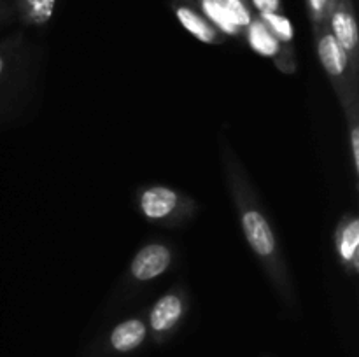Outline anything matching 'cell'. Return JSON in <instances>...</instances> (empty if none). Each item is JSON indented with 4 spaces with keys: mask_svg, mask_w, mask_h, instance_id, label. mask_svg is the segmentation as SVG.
Here are the masks:
<instances>
[{
    "mask_svg": "<svg viewBox=\"0 0 359 357\" xmlns=\"http://www.w3.org/2000/svg\"><path fill=\"white\" fill-rule=\"evenodd\" d=\"M14 16V9H13V4L9 0H0V28L11 21V18Z\"/></svg>",
    "mask_w": 359,
    "mask_h": 357,
    "instance_id": "obj_19",
    "label": "cell"
},
{
    "mask_svg": "<svg viewBox=\"0 0 359 357\" xmlns=\"http://www.w3.org/2000/svg\"><path fill=\"white\" fill-rule=\"evenodd\" d=\"M258 18L266 24V28L276 35V38L284 46V48L291 49V44H293L294 38V28L293 23L290 21V18L284 16L283 13H265L258 14Z\"/></svg>",
    "mask_w": 359,
    "mask_h": 357,
    "instance_id": "obj_14",
    "label": "cell"
},
{
    "mask_svg": "<svg viewBox=\"0 0 359 357\" xmlns=\"http://www.w3.org/2000/svg\"><path fill=\"white\" fill-rule=\"evenodd\" d=\"M251 4L258 10V14L280 13L283 10V0H251Z\"/></svg>",
    "mask_w": 359,
    "mask_h": 357,
    "instance_id": "obj_18",
    "label": "cell"
},
{
    "mask_svg": "<svg viewBox=\"0 0 359 357\" xmlns=\"http://www.w3.org/2000/svg\"><path fill=\"white\" fill-rule=\"evenodd\" d=\"M149 338L146 318L135 315L118 322L102 343V357H121L139 350Z\"/></svg>",
    "mask_w": 359,
    "mask_h": 357,
    "instance_id": "obj_8",
    "label": "cell"
},
{
    "mask_svg": "<svg viewBox=\"0 0 359 357\" xmlns=\"http://www.w3.org/2000/svg\"><path fill=\"white\" fill-rule=\"evenodd\" d=\"M172 10H174L175 18H177L179 23L182 24V28H184L188 34H191L196 41L210 46L223 44V42L226 41L224 35L219 34V31L205 20V16L196 9V6L193 2L172 0Z\"/></svg>",
    "mask_w": 359,
    "mask_h": 357,
    "instance_id": "obj_10",
    "label": "cell"
},
{
    "mask_svg": "<svg viewBox=\"0 0 359 357\" xmlns=\"http://www.w3.org/2000/svg\"><path fill=\"white\" fill-rule=\"evenodd\" d=\"M316 55L332 83L333 91L344 108V114L359 108V69L351 62L342 46L335 41L326 23L314 30Z\"/></svg>",
    "mask_w": 359,
    "mask_h": 357,
    "instance_id": "obj_3",
    "label": "cell"
},
{
    "mask_svg": "<svg viewBox=\"0 0 359 357\" xmlns=\"http://www.w3.org/2000/svg\"><path fill=\"white\" fill-rule=\"evenodd\" d=\"M223 168L228 191H230L231 202L237 210L238 223H241L245 241L262 265L265 275L272 282L277 296L287 307H293L297 303L294 287L276 231H273L237 154L228 146L223 147Z\"/></svg>",
    "mask_w": 359,
    "mask_h": 357,
    "instance_id": "obj_1",
    "label": "cell"
},
{
    "mask_svg": "<svg viewBox=\"0 0 359 357\" xmlns=\"http://www.w3.org/2000/svg\"><path fill=\"white\" fill-rule=\"evenodd\" d=\"M217 2L226 9V13L230 14L231 20H233L242 30H244V28L251 23L252 18H255L248 0H217Z\"/></svg>",
    "mask_w": 359,
    "mask_h": 357,
    "instance_id": "obj_15",
    "label": "cell"
},
{
    "mask_svg": "<svg viewBox=\"0 0 359 357\" xmlns=\"http://www.w3.org/2000/svg\"><path fill=\"white\" fill-rule=\"evenodd\" d=\"M326 27L359 69V35L353 0H335L326 18Z\"/></svg>",
    "mask_w": 359,
    "mask_h": 357,
    "instance_id": "obj_9",
    "label": "cell"
},
{
    "mask_svg": "<svg viewBox=\"0 0 359 357\" xmlns=\"http://www.w3.org/2000/svg\"><path fill=\"white\" fill-rule=\"evenodd\" d=\"M182 2H193V4H195V0H182Z\"/></svg>",
    "mask_w": 359,
    "mask_h": 357,
    "instance_id": "obj_20",
    "label": "cell"
},
{
    "mask_svg": "<svg viewBox=\"0 0 359 357\" xmlns=\"http://www.w3.org/2000/svg\"><path fill=\"white\" fill-rule=\"evenodd\" d=\"M55 4L56 0H14L13 9L27 27H44L53 18Z\"/></svg>",
    "mask_w": 359,
    "mask_h": 357,
    "instance_id": "obj_12",
    "label": "cell"
},
{
    "mask_svg": "<svg viewBox=\"0 0 359 357\" xmlns=\"http://www.w3.org/2000/svg\"><path fill=\"white\" fill-rule=\"evenodd\" d=\"M174 265V248L165 241H149L133 255L128 279L135 284H147L160 279Z\"/></svg>",
    "mask_w": 359,
    "mask_h": 357,
    "instance_id": "obj_6",
    "label": "cell"
},
{
    "mask_svg": "<svg viewBox=\"0 0 359 357\" xmlns=\"http://www.w3.org/2000/svg\"><path fill=\"white\" fill-rule=\"evenodd\" d=\"M309 10V18H311L312 28H319L326 23L330 10H332L335 0H305Z\"/></svg>",
    "mask_w": 359,
    "mask_h": 357,
    "instance_id": "obj_16",
    "label": "cell"
},
{
    "mask_svg": "<svg viewBox=\"0 0 359 357\" xmlns=\"http://www.w3.org/2000/svg\"><path fill=\"white\" fill-rule=\"evenodd\" d=\"M335 247L340 262L347 272L359 270V219L353 214L342 217L335 230Z\"/></svg>",
    "mask_w": 359,
    "mask_h": 357,
    "instance_id": "obj_11",
    "label": "cell"
},
{
    "mask_svg": "<svg viewBox=\"0 0 359 357\" xmlns=\"http://www.w3.org/2000/svg\"><path fill=\"white\" fill-rule=\"evenodd\" d=\"M195 6L205 16V20L224 37H241V35H244V30L231 20L230 14L226 13V9L217 0H195Z\"/></svg>",
    "mask_w": 359,
    "mask_h": 357,
    "instance_id": "obj_13",
    "label": "cell"
},
{
    "mask_svg": "<svg viewBox=\"0 0 359 357\" xmlns=\"http://www.w3.org/2000/svg\"><path fill=\"white\" fill-rule=\"evenodd\" d=\"M347 126H349V142H351V154H353L354 174L359 177V108L358 111L346 114Z\"/></svg>",
    "mask_w": 359,
    "mask_h": 357,
    "instance_id": "obj_17",
    "label": "cell"
},
{
    "mask_svg": "<svg viewBox=\"0 0 359 357\" xmlns=\"http://www.w3.org/2000/svg\"><path fill=\"white\" fill-rule=\"evenodd\" d=\"M35 59L21 31L0 41V126L13 121L30 98Z\"/></svg>",
    "mask_w": 359,
    "mask_h": 357,
    "instance_id": "obj_2",
    "label": "cell"
},
{
    "mask_svg": "<svg viewBox=\"0 0 359 357\" xmlns=\"http://www.w3.org/2000/svg\"><path fill=\"white\" fill-rule=\"evenodd\" d=\"M189 310L188 293L184 289H170L158 298L147 312V332L154 343H165L181 328Z\"/></svg>",
    "mask_w": 359,
    "mask_h": 357,
    "instance_id": "obj_5",
    "label": "cell"
},
{
    "mask_svg": "<svg viewBox=\"0 0 359 357\" xmlns=\"http://www.w3.org/2000/svg\"><path fill=\"white\" fill-rule=\"evenodd\" d=\"M137 210L151 224L177 227L189 223L196 212L195 200L168 186H146L135 195Z\"/></svg>",
    "mask_w": 359,
    "mask_h": 357,
    "instance_id": "obj_4",
    "label": "cell"
},
{
    "mask_svg": "<svg viewBox=\"0 0 359 357\" xmlns=\"http://www.w3.org/2000/svg\"><path fill=\"white\" fill-rule=\"evenodd\" d=\"M245 41H248L249 48L259 56H265V58L272 59L277 65V69L283 70L284 74H293L294 66V56L293 49H287L280 44L276 38V35L266 28V24L259 20L258 16H255L251 20V23L244 28Z\"/></svg>",
    "mask_w": 359,
    "mask_h": 357,
    "instance_id": "obj_7",
    "label": "cell"
}]
</instances>
